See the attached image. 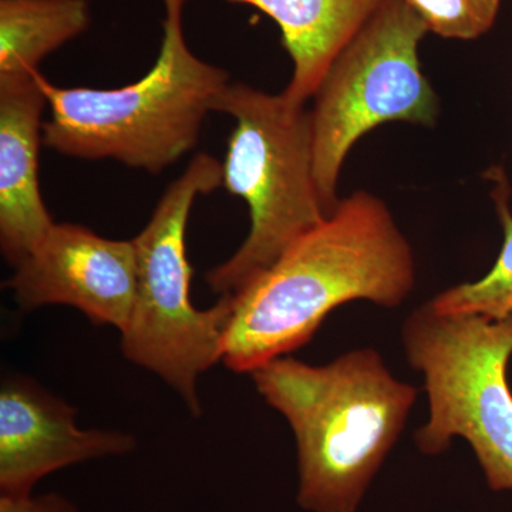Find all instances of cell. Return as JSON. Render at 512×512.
Returning <instances> with one entry per match:
<instances>
[{
  "label": "cell",
  "mask_w": 512,
  "mask_h": 512,
  "mask_svg": "<svg viewBox=\"0 0 512 512\" xmlns=\"http://www.w3.org/2000/svg\"><path fill=\"white\" fill-rule=\"evenodd\" d=\"M414 284L412 247L392 212L376 195L356 191L234 295L221 362L251 375L311 342L339 306L397 308Z\"/></svg>",
  "instance_id": "6da1fadb"
},
{
  "label": "cell",
  "mask_w": 512,
  "mask_h": 512,
  "mask_svg": "<svg viewBox=\"0 0 512 512\" xmlns=\"http://www.w3.org/2000/svg\"><path fill=\"white\" fill-rule=\"evenodd\" d=\"M288 421L299 463L298 503L309 512H355L406 426L417 390L373 349L328 365L282 356L251 373Z\"/></svg>",
  "instance_id": "7a4b0ae2"
},
{
  "label": "cell",
  "mask_w": 512,
  "mask_h": 512,
  "mask_svg": "<svg viewBox=\"0 0 512 512\" xmlns=\"http://www.w3.org/2000/svg\"><path fill=\"white\" fill-rule=\"evenodd\" d=\"M163 40L146 76L117 89L60 87L37 74L52 117L47 148L80 160H114L158 174L190 153L229 77L185 42L187 0H163Z\"/></svg>",
  "instance_id": "3957f363"
},
{
  "label": "cell",
  "mask_w": 512,
  "mask_h": 512,
  "mask_svg": "<svg viewBox=\"0 0 512 512\" xmlns=\"http://www.w3.org/2000/svg\"><path fill=\"white\" fill-rule=\"evenodd\" d=\"M214 111L235 120L222 187L247 202L251 229L238 251L208 272L207 284L221 296L237 295L329 215L316 184L311 111L282 93L231 82Z\"/></svg>",
  "instance_id": "277c9868"
},
{
  "label": "cell",
  "mask_w": 512,
  "mask_h": 512,
  "mask_svg": "<svg viewBox=\"0 0 512 512\" xmlns=\"http://www.w3.org/2000/svg\"><path fill=\"white\" fill-rule=\"evenodd\" d=\"M220 187L222 163L201 153L164 192L146 227L133 238L136 296L120 332L123 355L161 377L194 416L202 412L198 379L222 360L234 295H222L211 308H195L185 234L195 200Z\"/></svg>",
  "instance_id": "5b68a950"
},
{
  "label": "cell",
  "mask_w": 512,
  "mask_h": 512,
  "mask_svg": "<svg viewBox=\"0 0 512 512\" xmlns=\"http://www.w3.org/2000/svg\"><path fill=\"white\" fill-rule=\"evenodd\" d=\"M402 338L429 396V420L414 433L421 453L437 456L461 437L491 490H512V313L440 312L429 302L406 319Z\"/></svg>",
  "instance_id": "8992f818"
},
{
  "label": "cell",
  "mask_w": 512,
  "mask_h": 512,
  "mask_svg": "<svg viewBox=\"0 0 512 512\" xmlns=\"http://www.w3.org/2000/svg\"><path fill=\"white\" fill-rule=\"evenodd\" d=\"M427 32L404 0H382L320 83L311 111L313 163L328 215L339 205L340 171L359 138L390 121L436 124L439 97L419 59Z\"/></svg>",
  "instance_id": "52a82bcc"
},
{
  "label": "cell",
  "mask_w": 512,
  "mask_h": 512,
  "mask_svg": "<svg viewBox=\"0 0 512 512\" xmlns=\"http://www.w3.org/2000/svg\"><path fill=\"white\" fill-rule=\"evenodd\" d=\"M6 286L23 311L70 306L121 332L136 296V248L133 239L104 238L83 225L55 222L15 265Z\"/></svg>",
  "instance_id": "ba28073f"
},
{
  "label": "cell",
  "mask_w": 512,
  "mask_h": 512,
  "mask_svg": "<svg viewBox=\"0 0 512 512\" xmlns=\"http://www.w3.org/2000/svg\"><path fill=\"white\" fill-rule=\"evenodd\" d=\"M77 410L29 377L6 376L0 386V493L25 497L43 478L63 468L124 456L136 447L131 434L83 430Z\"/></svg>",
  "instance_id": "9c48e42d"
},
{
  "label": "cell",
  "mask_w": 512,
  "mask_h": 512,
  "mask_svg": "<svg viewBox=\"0 0 512 512\" xmlns=\"http://www.w3.org/2000/svg\"><path fill=\"white\" fill-rule=\"evenodd\" d=\"M32 76L0 77V248L10 265L55 225L43 201L39 151L46 94Z\"/></svg>",
  "instance_id": "30bf717a"
},
{
  "label": "cell",
  "mask_w": 512,
  "mask_h": 512,
  "mask_svg": "<svg viewBox=\"0 0 512 512\" xmlns=\"http://www.w3.org/2000/svg\"><path fill=\"white\" fill-rule=\"evenodd\" d=\"M262 10L282 32L293 63L289 103L305 106L315 96L333 60L382 0H229Z\"/></svg>",
  "instance_id": "8fae6325"
},
{
  "label": "cell",
  "mask_w": 512,
  "mask_h": 512,
  "mask_svg": "<svg viewBox=\"0 0 512 512\" xmlns=\"http://www.w3.org/2000/svg\"><path fill=\"white\" fill-rule=\"evenodd\" d=\"M92 25L87 0H0V77L32 76Z\"/></svg>",
  "instance_id": "7c38bea8"
},
{
  "label": "cell",
  "mask_w": 512,
  "mask_h": 512,
  "mask_svg": "<svg viewBox=\"0 0 512 512\" xmlns=\"http://www.w3.org/2000/svg\"><path fill=\"white\" fill-rule=\"evenodd\" d=\"M495 171V180L498 183L495 185L493 198L504 229L500 256L483 278L448 288L430 301L437 311L477 313L495 319L512 313V214L508 205L510 187L503 171Z\"/></svg>",
  "instance_id": "4fadbf2b"
},
{
  "label": "cell",
  "mask_w": 512,
  "mask_h": 512,
  "mask_svg": "<svg viewBox=\"0 0 512 512\" xmlns=\"http://www.w3.org/2000/svg\"><path fill=\"white\" fill-rule=\"evenodd\" d=\"M429 32L444 39L476 40L493 29L501 0H404Z\"/></svg>",
  "instance_id": "5bb4252c"
},
{
  "label": "cell",
  "mask_w": 512,
  "mask_h": 512,
  "mask_svg": "<svg viewBox=\"0 0 512 512\" xmlns=\"http://www.w3.org/2000/svg\"><path fill=\"white\" fill-rule=\"evenodd\" d=\"M0 512H79L76 505L59 494L0 498Z\"/></svg>",
  "instance_id": "9a60e30c"
}]
</instances>
